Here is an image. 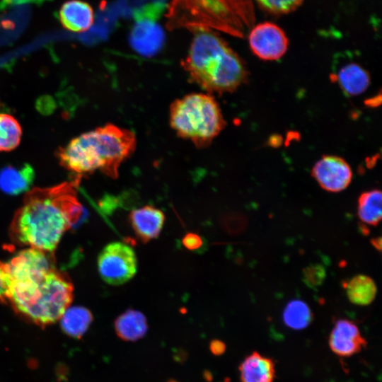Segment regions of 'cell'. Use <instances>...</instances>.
Listing matches in <instances>:
<instances>
[{
    "mask_svg": "<svg viewBox=\"0 0 382 382\" xmlns=\"http://www.w3.org/2000/svg\"><path fill=\"white\" fill-rule=\"evenodd\" d=\"M382 194L374 189L362 192L357 201V215L364 224L376 226L382 216Z\"/></svg>",
    "mask_w": 382,
    "mask_h": 382,
    "instance_id": "cell-20",
    "label": "cell"
},
{
    "mask_svg": "<svg viewBox=\"0 0 382 382\" xmlns=\"http://www.w3.org/2000/svg\"><path fill=\"white\" fill-rule=\"evenodd\" d=\"M155 8L143 9L134 14L135 23L130 33V43L134 49L142 54H153L158 51L164 40V33L156 21Z\"/></svg>",
    "mask_w": 382,
    "mask_h": 382,
    "instance_id": "cell-10",
    "label": "cell"
},
{
    "mask_svg": "<svg viewBox=\"0 0 382 382\" xmlns=\"http://www.w3.org/2000/svg\"><path fill=\"white\" fill-rule=\"evenodd\" d=\"M328 344L335 354L348 357L360 352L367 342L353 321L339 319L331 330Z\"/></svg>",
    "mask_w": 382,
    "mask_h": 382,
    "instance_id": "cell-11",
    "label": "cell"
},
{
    "mask_svg": "<svg viewBox=\"0 0 382 382\" xmlns=\"http://www.w3.org/2000/svg\"><path fill=\"white\" fill-rule=\"evenodd\" d=\"M335 78L344 93L349 96L364 93L371 81L369 72L357 63H349L343 66Z\"/></svg>",
    "mask_w": 382,
    "mask_h": 382,
    "instance_id": "cell-16",
    "label": "cell"
},
{
    "mask_svg": "<svg viewBox=\"0 0 382 382\" xmlns=\"http://www.w3.org/2000/svg\"><path fill=\"white\" fill-rule=\"evenodd\" d=\"M97 265L100 277L111 285L125 284L137 270L135 252L121 242H112L105 245L99 253Z\"/></svg>",
    "mask_w": 382,
    "mask_h": 382,
    "instance_id": "cell-7",
    "label": "cell"
},
{
    "mask_svg": "<svg viewBox=\"0 0 382 382\" xmlns=\"http://www.w3.org/2000/svg\"><path fill=\"white\" fill-rule=\"evenodd\" d=\"M311 175L321 188L330 192L345 190L353 177L349 163L344 158L332 155L322 156L314 164Z\"/></svg>",
    "mask_w": 382,
    "mask_h": 382,
    "instance_id": "cell-9",
    "label": "cell"
},
{
    "mask_svg": "<svg viewBox=\"0 0 382 382\" xmlns=\"http://www.w3.org/2000/svg\"><path fill=\"white\" fill-rule=\"evenodd\" d=\"M372 245L378 251L381 250V237L374 238L371 240Z\"/></svg>",
    "mask_w": 382,
    "mask_h": 382,
    "instance_id": "cell-28",
    "label": "cell"
},
{
    "mask_svg": "<svg viewBox=\"0 0 382 382\" xmlns=\"http://www.w3.org/2000/svg\"><path fill=\"white\" fill-rule=\"evenodd\" d=\"M59 19L62 25L73 32H83L93 23L94 15L92 7L81 0L64 2L59 11Z\"/></svg>",
    "mask_w": 382,
    "mask_h": 382,
    "instance_id": "cell-13",
    "label": "cell"
},
{
    "mask_svg": "<svg viewBox=\"0 0 382 382\" xmlns=\"http://www.w3.org/2000/svg\"><path fill=\"white\" fill-rule=\"evenodd\" d=\"M248 42L253 53L265 61L280 59L289 47V40L284 31L272 22H263L254 26L249 33Z\"/></svg>",
    "mask_w": 382,
    "mask_h": 382,
    "instance_id": "cell-8",
    "label": "cell"
},
{
    "mask_svg": "<svg viewBox=\"0 0 382 382\" xmlns=\"http://www.w3.org/2000/svg\"><path fill=\"white\" fill-rule=\"evenodd\" d=\"M325 269L319 264L311 265L303 270V281L310 288H316L324 282Z\"/></svg>",
    "mask_w": 382,
    "mask_h": 382,
    "instance_id": "cell-24",
    "label": "cell"
},
{
    "mask_svg": "<svg viewBox=\"0 0 382 382\" xmlns=\"http://www.w3.org/2000/svg\"><path fill=\"white\" fill-rule=\"evenodd\" d=\"M34 178V170L28 163L6 166L0 170V189L6 194L17 195L30 189Z\"/></svg>",
    "mask_w": 382,
    "mask_h": 382,
    "instance_id": "cell-15",
    "label": "cell"
},
{
    "mask_svg": "<svg viewBox=\"0 0 382 382\" xmlns=\"http://www.w3.org/2000/svg\"><path fill=\"white\" fill-rule=\"evenodd\" d=\"M282 317L285 325L295 330L306 328L313 319L308 304L299 299L292 300L286 304Z\"/></svg>",
    "mask_w": 382,
    "mask_h": 382,
    "instance_id": "cell-21",
    "label": "cell"
},
{
    "mask_svg": "<svg viewBox=\"0 0 382 382\" xmlns=\"http://www.w3.org/2000/svg\"><path fill=\"white\" fill-rule=\"evenodd\" d=\"M135 134L130 129L106 124L73 139L58 149L60 164L69 171L87 174L100 170L115 178L118 169L134 152Z\"/></svg>",
    "mask_w": 382,
    "mask_h": 382,
    "instance_id": "cell-4",
    "label": "cell"
},
{
    "mask_svg": "<svg viewBox=\"0 0 382 382\" xmlns=\"http://www.w3.org/2000/svg\"><path fill=\"white\" fill-rule=\"evenodd\" d=\"M70 183L34 189L25 197L11 226L16 241L42 252H52L81 212Z\"/></svg>",
    "mask_w": 382,
    "mask_h": 382,
    "instance_id": "cell-2",
    "label": "cell"
},
{
    "mask_svg": "<svg viewBox=\"0 0 382 382\" xmlns=\"http://www.w3.org/2000/svg\"><path fill=\"white\" fill-rule=\"evenodd\" d=\"M117 335L124 341L133 342L143 337L148 330L145 316L140 311L127 309L115 320Z\"/></svg>",
    "mask_w": 382,
    "mask_h": 382,
    "instance_id": "cell-17",
    "label": "cell"
},
{
    "mask_svg": "<svg viewBox=\"0 0 382 382\" xmlns=\"http://www.w3.org/2000/svg\"><path fill=\"white\" fill-rule=\"evenodd\" d=\"M8 289V276L4 267L3 263H0V299L6 298Z\"/></svg>",
    "mask_w": 382,
    "mask_h": 382,
    "instance_id": "cell-26",
    "label": "cell"
},
{
    "mask_svg": "<svg viewBox=\"0 0 382 382\" xmlns=\"http://www.w3.org/2000/svg\"><path fill=\"white\" fill-rule=\"evenodd\" d=\"M3 265L8 279L6 298L25 320L49 325L70 306L73 286L54 269L46 253L28 248Z\"/></svg>",
    "mask_w": 382,
    "mask_h": 382,
    "instance_id": "cell-1",
    "label": "cell"
},
{
    "mask_svg": "<svg viewBox=\"0 0 382 382\" xmlns=\"http://www.w3.org/2000/svg\"><path fill=\"white\" fill-rule=\"evenodd\" d=\"M129 220L137 236L143 241H149L161 233L165 215L161 210L146 205L132 210Z\"/></svg>",
    "mask_w": 382,
    "mask_h": 382,
    "instance_id": "cell-12",
    "label": "cell"
},
{
    "mask_svg": "<svg viewBox=\"0 0 382 382\" xmlns=\"http://www.w3.org/2000/svg\"><path fill=\"white\" fill-rule=\"evenodd\" d=\"M183 243L187 249L194 250L201 247L202 239L199 235L189 233L184 236Z\"/></svg>",
    "mask_w": 382,
    "mask_h": 382,
    "instance_id": "cell-25",
    "label": "cell"
},
{
    "mask_svg": "<svg viewBox=\"0 0 382 382\" xmlns=\"http://www.w3.org/2000/svg\"><path fill=\"white\" fill-rule=\"evenodd\" d=\"M59 320L61 328L66 335L79 339L88 330L93 321V315L83 306H69Z\"/></svg>",
    "mask_w": 382,
    "mask_h": 382,
    "instance_id": "cell-18",
    "label": "cell"
},
{
    "mask_svg": "<svg viewBox=\"0 0 382 382\" xmlns=\"http://www.w3.org/2000/svg\"><path fill=\"white\" fill-rule=\"evenodd\" d=\"M239 372L241 382H272L275 366L271 359L253 352L241 363Z\"/></svg>",
    "mask_w": 382,
    "mask_h": 382,
    "instance_id": "cell-14",
    "label": "cell"
},
{
    "mask_svg": "<svg viewBox=\"0 0 382 382\" xmlns=\"http://www.w3.org/2000/svg\"><path fill=\"white\" fill-rule=\"evenodd\" d=\"M191 31L194 37L181 63L191 81L209 94L233 92L246 82L244 62L216 32Z\"/></svg>",
    "mask_w": 382,
    "mask_h": 382,
    "instance_id": "cell-3",
    "label": "cell"
},
{
    "mask_svg": "<svg viewBox=\"0 0 382 382\" xmlns=\"http://www.w3.org/2000/svg\"><path fill=\"white\" fill-rule=\"evenodd\" d=\"M250 0H172L167 13L169 29L218 30L242 37L243 23L253 20Z\"/></svg>",
    "mask_w": 382,
    "mask_h": 382,
    "instance_id": "cell-5",
    "label": "cell"
},
{
    "mask_svg": "<svg viewBox=\"0 0 382 382\" xmlns=\"http://www.w3.org/2000/svg\"><path fill=\"white\" fill-rule=\"evenodd\" d=\"M22 129L12 115L0 114V151H10L20 144Z\"/></svg>",
    "mask_w": 382,
    "mask_h": 382,
    "instance_id": "cell-22",
    "label": "cell"
},
{
    "mask_svg": "<svg viewBox=\"0 0 382 382\" xmlns=\"http://www.w3.org/2000/svg\"><path fill=\"white\" fill-rule=\"evenodd\" d=\"M264 11L272 14H286L295 11L303 0H256Z\"/></svg>",
    "mask_w": 382,
    "mask_h": 382,
    "instance_id": "cell-23",
    "label": "cell"
},
{
    "mask_svg": "<svg viewBox=\"0 0 382 382\" xmlns=\"http://www.w3.org/2000/svg\"><path fill=\"white\" fill-rule=\"evenodd\" d=\"M224 348V345L221 342H213L212 345V352L215 354L222 353Z\"/></svg>",
    "mask_w": 382,
    "mask_h": 382,
    "instance_id": "cell-27",
    "label": "cell"
},
{
    "mask_svg": "<svg viewBox=\"0 0 382 382\" xmlns=\"http://www.w3.org/2000/svg\"><path fill=\"white\" fill-rule=\"evenodd\" d=\"M169 123L176 134L197 148H206L221 132L226 121L215 98L194 93L175 100L169 109Z\"/></svg>",
    "mask_w": 382,
    "mask_h": 382,
    "instance_id": "cell-6",
    "label": "cell"
},
{
    "mask_svg": "<svg viewBox=\"0 0 382 382\" xmlns=\"http://www.w3.org/2000/svg\"><path fill=\"white\" fill-rule=\"evenodd\" d=\"M350 302L359 306H367L374 300L377 288L374 281L365 274H357L345 285Z\"/></svg>",
    "mask_w": 382,
    "mask_h": 382,
    "instance_id": "cell-19",
    "label": "cell"
}]
</instances>
